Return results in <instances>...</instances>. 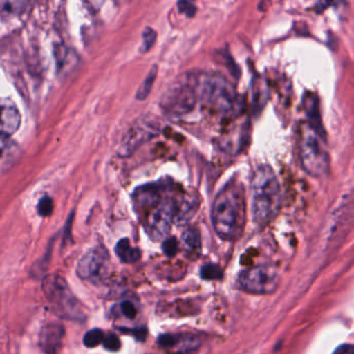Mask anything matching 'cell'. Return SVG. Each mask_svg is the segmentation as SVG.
<instances>
[{"mask_svg": "<svg viewBox=\"0 0 354 354\" xmlns=\"http://www.w3.org/2000/svg\"><path fill=\"white\" fill-rule=\"evenodd\" d=\"M102 343L104 347L106 348L107 350H109V351H118L120 347H121V342H120L119 337L113 335V333H111V335L104 337Z\"/></svg>", "mask_w": 354, "mask_h": 354, "instance_id": "25", "label": "cell"}, {"mask_svg": "<svg viewBox=\"0 0 354 354\" xmlns=\"http://www.w3.org/2000/svg\"><path fill=\"white\" fill-rule=\"evenodd\" d=\"M182 242L188 254L198 256L201 252V237L198 230L194 227L186 229L182 234Z\"/></svg>", "mask_w": 354, "mask_h": 354, "instance_id": "18", "label": "cell"}, {"mask_svg": "<svg viewBox=\"0 0 354 354\" xmlns=\"http://www.w3.org/2000/svg\"><path fill=\"white\" fill-rule=\"evenodd\" d=\"M21 156L19 146L10 138L0 136V173L9 171Z\"/></svg>", "mask_w": 354, "mask_h": 354, "instance_id": "15", "label": "cell"}, {"mask_svg": "<svg viewBox=\"0 0 354 354\" xmlns=\"http://www.w3.org/2000/svg\"><path fill=\"white\" fill-rule=\"evenodd\" d=\"M157 73H158V68H157V66H153L152 69L150 70L148 75H147L146 80H144L142 86L138 88V94H136V98L138 100H145L150 95L153 86H154L155 80H156Z\"/></svg>", "mask_w": 354, "mask_h": 354, "instance_id": "19", "label": "cell"}, {"mask_svg": "<svg viewBox=\"0 0 354 354\" xmlns=\"http://www.w3.org/2000/svg\"><path fill=\"white\" fill-rule=\"evenodd\" d=\"M121 310L122 313H123V314L129 319L136 318V314H138V310H136V306H134V304L130 301L122 302Z\"/></svg>", "mask_w": 354, "mask_h": 354, "instance_id": "27", "label": "cell"}, {"mask_svg": "<svg viewBox=\"0 0 354 354\" xmlns=\"http://www.w3.org/2000/svg\"><path fill=\"white\" fill-rule=\"evenodd\" d=\"M43 291L53 310L59 318L66 320L84 322L86 312L84 306L70 289L64 277L51 274L43 281Z\"/></svg>", "mask_w": 354, "mask_h": 354, "instance_id": "4", "label": "cell"}, {"mask_svg": "<svg viewBox=\"0 0 354 354\" xmlns=\"http://www.w3.org/2000/svg\"><path fill=\"white\" fill-rule=\"evenodd\" d=\"M115 254L123 263H136L140 259V250L136 248H132L129 240L121 239L115 245Z\"/></svg>", "mask_w": 354, "mask_h": 354, "instance_id": "17", "label": "cell"}, {"mask_svg": "<svg viewBox=\"0 0 354 354\" xmlns=\"http://www.w3.org/2000/svg\"><path fill=\"white\" fill-rule=\"evenodd\" d=\"M157 34L153 28H146L142 32V43L140 47L142 53H148L156 42Z\"/></svg>", "mask_w": 354, "mask_h": 354, "instance_id": "21", "label": "cell"}, {"mask_svg": "<svg viewBox=\"0 0 354 354\" xmlns=\"http://www.w3.org/2000/svg\"><path fill=\"white\" fill-rule=\"evenodd\" d=\"M65 337V328L59 323H49L41 330L40 346L46 354H59Z\"/></svg>", "mask_w": 354, "mask_h": 354, "instance_id": "12", "label": "cell"}, {"mask_svg": "<svg viewBox=\"0 0 354 354\" xmlns=\"http://www.w3.org/2000/svg\"><path fill=\"white\" fill-rule=\"evenodd\" d=\"M162 250L167 257L175 256L178 252V250H179V243H178L177 239L174 237L165 239L162 244Z\"/></svg>", "mask_w": 354, "mask_h": 354, "instance_id": "23", "label": "cell"}, {"mask_svg": "<svg viewBox=\"0 0 354 354\" xmlns=\"http://www.w3.org/2000/svg\"><path fill=\"white\" fill-rule=\"evenodd\" d=\"M198 77L192 74L180 76L165 91L161 109L169 118H182L194 111L198 101Z\"/></svg>", "mask_w": 354, "mask_h": 354, "instance_id": "6", "label": "cell"}, {"mask_svg": "<svg viewBox=\"0 0 354 354\" xmlns=\"http://www.w3.org/2000/svg\"><path fill=\"white\" fill-rule=\"evenodd\" d=\"M240 288L248 293L270 294L277 289L279 273L268 265H259L244 269L238 277Z\"/></svg>", "mask_w": 354, "mask_h": 354, "instance_id": "8", "label": "cell"}, {"mask_svg": "<svg viewBox=\"0 0 354 354\" xmlns=\"http://www.w3.org/2000/svg\"><path fill=\"white\" fill-rule=\"evenodd\" d=\"M39 214L41 216L47 217L53 213V202L48 196L41 198L40 203L38 205Z\"/></svg>", "mask_w": 354, "mask_h": 354, "instance_id": "24", "label": "cell"}, {"mask_svg": "<svg viewBox=\"0 0 354 354\" xmlns=\"http://www.w3.org/2000/svg\"><path fill=\"white\" fill-rule=\"evenodd\" d=\"M104 339V333L100 329L95 328L92 330H88L84 335V344L88 348L97 347L100 345Z\"/></svg>", "mask_w": 354, "mask_h": 354, "instance_id": "20", "label": "cell"}, {"mask_svg": "<svg viewBox=\"0 0 354 354\" xmlns=\"http://www.w3.org/2000/svg\"><path fill=\"white\" fill-rule=\"evenodd\" d=\"M201 277L204 279H221L223 277V270L215 264H207L201 269Z\"/></svg>", "mask_w": 354, "mask_h": 354, "instance_id": "22", "label": "cell"}, {"mask_svg": "<svg viewBox=\"0 0 354 354\" xmlns=\"http://www.w3.org/2000/svg\"><path fill=\"white\" fill-rule=\"evenodd\" d=\"M200 205L201 198L196 192H183L176 196L174 223L187 225L198 212Z\"/></svg>", "mask_w": 354, "mask_h": 354, "instance_id": "11", "label": "cell"}, {"mask_svg": "<svg viewBox=\"0 0 354 354\" xmlns=\"http://www.w3.org/2000/svg\"><path fill=\"white\" fill-rule=\"evenodd\" d=\"M333 354H354V347L351 344H343L335 350Z\"/></svg>", "mask_w": 354, "mask_h": 354, "instance_id": "28", "label": "cell"}, {"mask_svg": "<svg viewBox=\"0 0 354 354\" xmlns=\"http://www.w3.org/2000/svg\"><path fill=\"white\" fill-rule=\"evenodd\" d=\"M21 125V115L11 105L0 104V136L10 138Z\"/></svg>", "mask_w": 354, "mask_h": 354, "instance_id": "14", "label": "cell"}, {"mask_svg": "<svg viewBox=\"0 0 354 354\" xmlns=\"http://www.w3.org/2000/svg\"><path fill=\"white\" fill-rule=\"evenodd\" d=\"M109 254L104 246L99 245L88 250L78 263L76 272L82 279H99L106 272Z\"/></svg>", "mask_w": 354, "mask_h": 354, "instance_id": "10", "label": "cell"}, {"mask_svg": "<svg viewBox=\"0 0 354 354\" xmlns=\"http://www.w3.org/2000/svg\"><path fill=\"white\" fill-rule=\"evenodd\" d=\"M178 9L181 14L187 16V17L192 18L196 15V6L192 3H188V1H180L178 3Z\"/></svg>", "mask_w": 354, "mask_h": 354, "instance_id": "26", "label": "cell"}, {"mask_svg": "<svg viewBox=\"0 0 354 354\" xmlns=\"http://www.w3.org/2000/svg\"><path fill=\"white\" fill-rule=\"evenodd\" d=\"M298 153L302 167L308 175L321 177L328 173L329 155L324 136L308 123L302 124L298 131Z\"/></svg>", "mask_w": 354, "mask_h": 354, "instance_id": "5", "label": "cell"}, {"mask_svg": "<svg viewBox=\"0 0 354 354\" xmlns=\"http://www.w3.org/2000/svg\"><path fill=\"white\" fill-rule=\"evenodd\" d=\"M252 218L258 225L270 223L281 206V190L277 174L269 165L254 171L250 182Z\"/></svg>", "mask_w": 354, "mask_h": 354, "instance_id": "3", "label": "cell"}, {"mask_svg": "<svg viewBox=\"0 0 354 354\" xmlns=\"http://www.w3.org/2000/svg\"><path fill=\"white\" fill-rule=\"evenodd\" d=\"M198 101L207 117L231 121L239 113V101L235 86L219 74L198 77Z\"/></svg>", "mask_w": 354, "mask_h": 354, "instance_id": "2", "label": "cell"}, {"mask_svg": "<svg viewBox=\"0 0 354 354\" xmlns=\"http://www.w3.org/2000/svg\"><path fill=\"white\" fill-rule=\"evenodd\" d=\"M246 221V200L239 181L227 182L215 196L212 206V223L219 238L227 241L237 239Z\"/></svg>", "mask_w": 354, "mask_h": 354, "instance_id": "1", "label": "cell"}, {"mask_svg": "<svg viewBox=\"0 0 354 354\" xmlns=\"http://www.w3.org/2000/svg\"><path fill=\"white\" fill-rule=\"evenodd\" d=\"M304 109H306V115L310 119V126H312L319 134L324 136L325 132L323 129L322 123H321L320 111H319V100L318 97L314 93H306V96L304 97Z\"/></svg>", "mask_w": 354, "mask_h": 354, "instance_id": "16", "label": "cell"}, {"mask_svg": "<svg viewBox=\"0 0 354 354\" xmlns=\"http://www.w3.org/2000/svg\"><path fill=\"white\" fill-rule=\"evenodd\" d=\"M160 347L175 351H190L200 345V341L194 335H163L158 339Z\"/></svg>", "mask_w": 354, "mask_h": 354, "instance_id": "13", "label": "cell"}, {"mask_svg": "<svg viewBox=\"0 0 354 354\" xmlns=\"http://www.w3.org/2000/svg\"><path fill=\"white\" fill-rule=\"evenodd\" d=\"M175 198L176 196L169 194L167 187L157 200L138 210L147 233L153 240L167 239L174 223Z\"/></svg>", "mask_w": 354, "mask_h": 354, "instance_id": "7", "label": "cell"}, {"mask_svg": "<svg viewBox=\"0 0 354 354\" xmlns=\"http://www.w3.org/2000/svg\"><path fill=\"white\" fill-rule=\"evenodd\" d=\"M159 132H160V129H159L158 124L149 119L142 120L136 125L132 126L124 136L119 148L120 155L129 156L145 142H149L155 136H158Z\"/></svg>", "mask_w": 354, "mask_h": 354, "instance_id": "9", "label": "cell"}]
</instances>
